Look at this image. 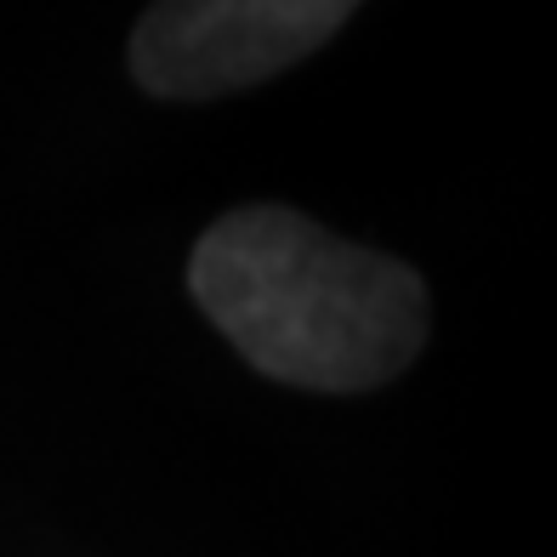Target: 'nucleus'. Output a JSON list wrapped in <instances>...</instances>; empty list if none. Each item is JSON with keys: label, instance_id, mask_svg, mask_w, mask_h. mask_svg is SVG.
I'll return each instance as SVG.
<instances>
[{"label": "nucleus", "instance_id": "obj_2", "mask_svg": "<svg viewBox=\"0 0 557 557\" xmlns=\"http://www.w3.org/2000/svg\"><path fill=\"white\" fill-rule=\"evenodd\" d=\"M359 0H154L132 29V74L171 103H206L319 52Z\"/></svg>", "mask_w": 557, "mask_h": 557}, {"label": "nucleus", "instance_id": "obj_1", "mask_svg": "<svg viewBox=\"0 0 557 557\" xmlns=\"http://www.w3.org/2000/svg\"><path fill=\"white\" fill-rule=\"evenodd\" d=\"M188 290L262 375L313 393L382 387L426 342L416 268L324 234L285 206L211 222L194 245Z\"/></svg>", "mask_w": 557, "mask_h": 557}]
</instances>
